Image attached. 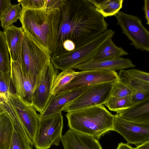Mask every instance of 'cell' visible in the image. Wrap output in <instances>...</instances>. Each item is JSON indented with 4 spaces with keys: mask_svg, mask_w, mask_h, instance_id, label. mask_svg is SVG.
I'll return each mask as SVG.
<instances>
[{
    "mask_svg": "<svg viewBox=\"0 0 149 149\" xmlns=\"http://www.w3.org/2000/svg\"><path fill=\"white\" fill-rule=\"evenodd\" d=\"M104 17L88 0H66L59 9L57 34L51 56L64 51L66 40L76 46L99 35L108 25Z\"/></svg>",
    "mask_w": 149,
    "mask_h": 149,
    "instance_id": "1",
    "label": "cell"
},
{
    "mask_svg": "<svg viewBox=\"0 0 149 149\" xmlns=\"http://www.w3.org/2000/svg\"><path fill=\"white\" fill-rule=\"evenodd\" d=\"M59 9H22L19 19L24 31L52 53L57 34Z\"/></svg>",
    "mask_w": 149,
    "mask_h": 149,
    "instance_id": "2",
    "label": "cell"
},
{
    "mask_svg": "<svg viewBox=\"0 0 149 149\" xmlns=\"http://www.w3.org/2000/svg\"><path fill=\"white\" fill-rule=\"evenodd\" d=\"M69 129L99 139L113 130L114 115L102 105L67 112Z\"/></svg>",
    "mask_w": 149,
    "mask_h": 149,
    "instance_id": "3",
    "label": "cell"
},
{
    "mask_svg": "<svg viewBox=\"0 0 149 149\" xmlns=\"http://www.w3.org/2000/svg\"><path fill=\"white\" fill-rule=\"evenodd\" d=\"M115 32L111 29L103 33L86 42L75 47L70 52L64 51L51 58V62L56 69L62 70L91 61L102 45L109 38H112Z\"/></svg>",
    "mask_w": 149,
    "mask_h": 149,
    "instance_id": "4",
    "label": "cell"
},
{
    "mask_svg": "<svg viewBox=\"0 0 149 149\" xmlns=\"http://www.w3.org/2000/svg\"><path fill=\"white\" fill-rule=\"evenodd\" d=\"M51 54L24 31L17 61L28 75L38 76L51 62Z\"/></svg>",
    "mask_w": 149,
    "mask_h": 149,
    "instance_id": "5",
    "label": "cell"
},
{
    "mask_svg": "<svg viewBox=\"0 0 149 149\" xmlns=\"http://www.w3.org/2000/svg\"><path fill=\"white\" fill-rule=\"evenodd\" d=\"M0 103L17 116L33 146L40 118L33 105L14 93L0 99Z\"/></svg>",
    "mask_w": 149,
    "mask_h": 149,
    "instance_id": "6",
    "label": "cell"
},
{
    "mask_svg": "<svg viewBox=\"0 0 149 149\" xmlns=\"http://www.w3.org/2000/svg\"><path fill=\"white\" fill-rule=\"evenodd\" d=\"M63 126L61 112L40 118L33 146L36 149H49L59 146Z\"/></svg>",
    "mask_w": 149,
    "mask_h": 149,
    "instance_id": "7",
    "label": "cell"
},
{
    "mask_svg": "<svg viewBox=\"0 0 149 149\" xmlns=\"http://www.w3.org/2000/svg\"><path fill=\"white\" fill-rule=\"evenodd\" d=\"M114 16L123 33L137 49L149 51V32L138 16L119 11Z\"/></svg>",
    "mask_w": 149,
    "mask_h": 149,
    "instance_id": "8",
    "label": "cell"
},
{
    "mask_svg": "<svg viewBox=\"0 0 149 149\" xmlns=\"http://www.w3.org/2000/svg\"><path fill=\"white\" fill-rule=\"evenodd\" d=\"M114 82L89 86L78 97L67 104L63 111L68 112L104 104L110 96Z\"/></svg>",
    "mask_w": 149,
    "mask_h": 149,
    "instance_id": "9",
    "label": "cell"
},
{
    "mask_svg": "<svg viewBox=\"0 0 149 149\" xmlns=\"http://www.w3.org/2000/svg\"><path fill=\"white\" fill-rule=\"evenodd\" d=\"M10 60V77L15 93L33 105V94L38 77L26 75L17 60Z\"/></svg>",
    "mask_w": 149,
    "mask_h": 149,
    "instance_id": "10",
    "label": "cell"
},
{
    "mask_svg": "<svg viewBox=\"0 0 149 149\" xmlns=\"http://www.w3.org/2000/svg\"><path fill=\"white\" fill-rule=\"evenodd\" d=\"M58 73V69L51 62L38 75L33 94V106L40 113L44 111L52 96V85Z\"/></svg>",
    "mask_w": 149,
    "mask_h": 149,
    "instance_id": "11",
    "label": "cell"
},
{
    "mask_svg": "<svg viewBox=\"0 0 149 149\" xmlns=\"http://www.w3.org/2000/svg\"><path fill=\"white\" fill-rule=\"evenodd\" d=\"M118 79V74L115 71L99 70L81 71L58 93L100 84L114 82Z\"/></svg>",
    "mask_w": 149,
    "mask_h": 149,
    "instance_id": "12",
    "label": "cell"
},
{
    "mask_svg": "<svg viewBox=\"0 0 149 149\" xmlns=\"http://www.w3.org/2000/svg\"><path fill=\"white\" fill-rule=\"evenodd\" d=\"M113 130L120 134L128 143L142 144L149 140V123H140L114 115Z\"/></svg>",
    "mask_w": 149,
    "mask_h": 149,
    "instance_id": "13",
    "label": "cell"
},
{
    "mask_svg": "<svg viewBox=\"0 0 149 149\" xmlns=\"http://www.w3.org/2000/svg\"><path fill=\"white\" fill-rule=\"evenodd\" d=\"M88 87L52 95L44 111L39 114V118H43L61 112L67 104L78 97Z\"/></svg>",
    "mask_w": 149,
    "mask_h": 149,
    "instance_id": "14",
    "label": "cell"
},
{
    "mask_svg": "<svg viewBox=\"0 0 149 149\" xmlns=\"http://www.w3.org/2000/svg\"><path fill=\"white\" fill-rule=\"evenodd\" d=\"M61 141L64 149H102L98 139L69 129Z\"/></svg>",
    "mask_w": 149,
    "mask_h": 149,
    "instance_id": "15",
    "label": "cell"
},
{
    "mask_svg": "<svg viewBox=\"0 0 149 149\" xmlns=\"http://www.w3.org/2000/svg\"><path fill=\"white\" fill-rule=\"evenodd\" d=\"M135 66L130 59L119 57L99 61H90L74 67L72 69L83 71L92 70H105L116 71Z\"/></svg>",
    "mask_w": 149,
    "mask_h": 149,
    "instance_id": "16",
    "label": "cell"
},
{
    "mask_svg": "<svg viewBox=\"0 0 149 149\" xmlns=\"http://www.w3.org/2000/svg\"><path fill=\"white\" fill-rule=\"evenodd\" d=\"M126 120L140 123H149V98L117 113Z\"/></svg>",
    "mask_w": 149,
    "mask_h": 149,
    "instance_id": "17",
    "label": "cell"
},
{
    "mask_svg": "<svg viewBox=\"0 0 149 149\" xmlns=\"http://www.w3.org/2000/svg\"><path fill=\"white\" fill-rule=\"evenodd\" d=\"M3 32L10 54V59L18 60L24 30L22 27L11 25L4 29Z\"/></svg>",
    "mask_w": 149,
    "mask_h": 149,
    "instance_id": "18",
    "label": "cell"
},
{
    "mask_svg": "<svg viewBox=\"0 0 149 149\" xmlns=\"http://www.w3.org/2000/svg\"><path fill=\"white\" fill-rule=\"evenodd\" d=\"M104 18L114 15L122 8L123 0H88Z\"/></svg>",
    "mask_w": 149,
    "mask_h": 149,
    "instance_id": "19",
    "label": "cell"
},
{
    "mask_svg": "<svg viewBox=\"0 0 149 149\" xmlns=\"http://www.w3.org/2000/svg\"><path fill=\"white\" fill-rule=\"evenodd\" d=\"M13 130L10 120L2 111L0 115V149H9Z\"/></svg>",
    "mask_w": 149,
    "mask_h": 149,
    "instance_id": "20",
    "label": "cell"
},
{
    "mask_svg": "<svg viewBox=\"0 0 149 149\" xmlns=\"http://www.w3.org/2000/svg\"><path fill=\"white\" fill-rule=\"evenodd\" d=\"M79 72L75 71L73 69H70L63 70L59 73L54 81L51 93L54 95L70 83L78 74Z\"/></svg>",
    "mask_w": 149,
    "mask_h": 149,
    "instance_id": "21",
    "label": "cell"
},
{
    "mask_svg": "<svg viewBox=\"0 0 149 149\" xmlns=\"http://www.w3.org/2000/svg\"><path fill=\"white\" fill-rule=\"evenodd\" d=\"M118 80L128 86L133 93L139 91H149V83L139 80L129 75L126 70H120Z\"/></svg>",
    "mask_w": 149,
    "mask_h": 149,
    "instance_id": "22",
    "label": "cell"
},
{
    "mask_svg": "<svg viewBox=\"0 0 149 149\" xmlns=\"http://www.w3.org/2000/svg\"><path fill=\"white\" fill-rule=\"evenodd\" d=\"M104 104L109 110L117 113L134 105L132 101L131 96L122 97L110 96Z\"/></svg>",
    "mask_w": 149,
    "mask_h": 149,
    "instance_id": "23",
    "label": "cell"
},
{
    "mask_svg": "<svg viewBox=\"0 0 149 149\" xmlns=\"http://www.w3.org/2000/svg\"><path fill=\"white\" fill-rule=\"evenodd\" d=\"M22 11V8L19 3L11 5L0 20L1 26L2 28L5 29L17 22L20 18Z\"/></svg>",
    "mask_w": 149,
    "mask_h": 149,
    "instance_id": "24",
    "label": "cell"
},
{
    "mask_svg": "<svg viewBox=\"0 0 149 149\" xmlns=\"http://www.w3.org/2000/svg\"><path fill=\"white\" fill-rule=\"evenodd\" d=\"M0 70L10 71L9 51L3 32L0 30Z\"/></svg>",
    "mask_w": 149,
    "mask_h": 149,
    "instance_id": "25",
    "label": "cell"
},
{
    "mask_svg": "<svg viewBox=\"0 0 149 149\" xmlns=\"http://www.w3.org/2000/svg\"><path fill=\"white\" fill-rule=\"evenodd\" d=\"M13 130L9 149H32L33 145L30 141L24 139L13 126Z\"/></svg>",
    "mask_w": 149,
    "mask_h": 149,
    "instance_id": "26",
    "label": "cell"
},
{
    "mask_svg": "<svg viewBox=\"0 0 149 149\" xmlns=\"http://www.w3.org/2000/svg\"><path fill=\"white\" fill-rule=\"evenodd\" d=\"M133 92L126 85L118 79L113 84L110 96L122 97L131 96Z\"/></svg>",
    "mask_w": 149,
    "mask_h": 149,
    "instance_id": "27",
    "label": "cell"
},
{
    "mask_svg": "<svg viewBox=\"0 0 149 149\" xmlns=\"http://www.w3.org/2000/svg\"><path fill=\"white\" fill-rule=\"evenodd\" d=\"M47 0H18L22 9H38L46 8Z\"/></svg>",
    "mask_w": 149,
    "mask_h": 149,
    "instance_id": "28",
    "label": "cell"
},
{
    "mask_svg": "<svg viewBox=\"0 0 149 149\" xmlns=\"http://www.w3.org/2000/svg\"><path fill=\"white\" fill-rule=\"evenodd\" d=\"M128 74L133 77L142 81L149 83V73L137 69L126 70Z\"/></svg>",
    "mask_w": 149,
    "mask_h": 149,
    "instance_id": "29",
    "label": "cell"
},
{
    "mask_svg": "<svg viewBox=\"0 0 149 149\" xmlns=\"http://www.w3.org/2000/svg\"><path fill=\"white\" fill-rule=\"evenodd\" d=\"M134 104L149 98V91L143 90L136 92L131 95Z\"/></svg>",
    "mask_w": 149,
    "mask_h": 149,
    "instance_id": "30",
    "label": "cell"
},
{
    "mask_svg": "<svg viewBox=\"0 0 149 149\" xmlns=\"http://www.w3.org/2000/svg\"><path fill=\"white\" fill-rule=\"evenodd\" d=\"M66 1L65 0H47L46 8L60 9Z\"/></svg>",
    "mask_w": 149,
    "mask_h": 149,
    "instance_id": "31",
    "label": "cell"
},
{
    "mask_svg": "<svg viewBox=\"0 0 149 149\" xmlns=\"http://www.w3.org/2000/svg\"><path fill=\"white\" fill-rule=\"evenodd\" d=\"M11 5L10 0H0V20Z\"/></svg>",
    "mask_w": 149,
    "mask_h": 149,
    "instance_id": "32",
    "label": "cell"
},
{
    "mask_svg": "<svg viewBox=\"0 0 149 149\" xmlns=\"http://www.w3.org/2000/svg\"><path fill=\"white\" fill-rule=\"evenodd\" d=\"M63 47L64 51L70 52L74 50L75 48L74 43L70 40H65L63 43Z\"/></svg>",
    "mask_w": 149,
    "mask_h": 149,
    "instance_id": "33",
    "label": "cell"
},
{
    "mask_svg": "<svg viewBox=\"0 0 149 149\" xmlns=\"http://www.w3.org/2000/svg\"><path fill=\"white\" fill-rule=\"evenodd\" d=\"M145 14V17L146 20V24L149 25V0H144V4L143 8Z\"/></svg>",
    "mask_w": 149,
    "mask_h": 149,
    "instance_id": "34",
    "label": "cell"
},
{
    "mask_svg": "<svg viewBox=\"0 0 149 149\" xmlns=\"http://www.w3.org/2000/svg\"><path fill=\"white\" fill-rule=\"evenodd\" d=\"M116 149H136L135 148L132 147L128 144L121 142L119 143Z\"/></svg>",
    "mask_w": 149,
    "mask_h": 149,
    "instance_id": "35",
    "label": "cell"
},
{
    "mask_svg": "<svg viewBox=\"0 0 149 149\" xmlns=\"http://www.w3.org/2000/svg\"><path fill=\"white\" fill-rule=\"evenodd\" d=\"M135 148L136 149H149V140L138 146Z\"/></svg>",
    "mask_w": 149,
    "mask_h": 149,
    "instance_id": "36",
    "label": "cell"
},
{
    "mask_svg": "<svg viewBox=\"0 0 149 149\" xmlns=\"http://www.w3.org/2000/svg\"><path fill=\"white\" fill-rule=\"evenodd\" d=\"M2 111L1 109V108H0V114L2 113Z\"/></svg>",
    "mask_w": 149,
    "mask_h": 149,
    "instance_id": "37",
    "label": "cell"
},
{
    "mask_svg": "<svg viewBox=\"0 0 149 149\" xmlns=\"http://www.w3.org/2000/svg\"><path fill=\"white\" fill-rule=\"evenodd\" d=\"M1 114H0V115Z\"/></svg>",
    "mask_w": 149,
    "mask_h": 149,
    "instance_id": "38",
    "label": "cell"
}]
</instances>
